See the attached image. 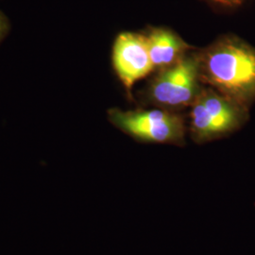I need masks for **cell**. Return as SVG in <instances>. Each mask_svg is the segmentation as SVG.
Wrapping results in <instances>:
<instances>
[{"instance_id":"cell-6","label":"cell","mask_w":255,"mask_h":255,"mask_svg":"<svg viewBox=\"0 0 255 255\" xmlns=\"http://www.w3.org/2000/svg\"><path fill=\"white\" fill-rule=\"evenodd\" d=\"M154 71L165 69L191 51L192 46L169 28L150 27L144 32Z\"/></svg>"},{"instance_id":"cell-8","label":"cell","mask_w":255,"mask_h":255,"mask_svg":"<svg viewBox=\"0 0 255 255\" xmlns=\"http://www.w3.org/2000/svg\"><path fill=\"white\" fill-rule=\"evenodd\" d=\"M4 27H5V23H4V18L2 17V15L0 14V36L4 30Z\"/></svg>"},{"instance_id":"cell-4","label":"cell","mask_w":255,"mask_h":255,"mask_svg":"<svg viewBox=\"0 0 255 255\" xmlns=\"http://www.w3.org/2000/svg\"><path fill=\"white\" fill-rule=\"evenodd\" d=\"M202 87L199 51H190L157 72L147 85L146 99L155 107L177 111L190 107Z\"/></svg>"},{"instance_id":"cell-1","label":"cell","mask_w":255,"mask_h":255,"mask_svg":"<svg viewBox=\"0 0 255 255\" xmlns=\"http://www.w3.org/2000/svg\"><path fill=\"white\" fill-rule=\"evenodd\" d=\"M203 85L251 108L255 103V47L234 34L199 50Z\"/></svg>"},{"instance_id":"cell-2","label":"cell","mask_w":255,"mask_h":255,"mask_svg":"<svg viewBox=\"0 0 255 255\" xmlns=\"http://www.w3.org/2000/svg\"><path fill=\"white\" fill-rule=\"evenodd\" d=\"M190 108L189 136L203 145L230 136L246 125L251 108L203 85Z\"/></svg>"},{"instance_id":"cell-7","label":"cell","mask_w":255,"mask_h":255,"mask_svg":"<svg viewBox=\"0 0 255 255\" xmlns=\"http://www.w3.org/2000/svg\"><path fill=\"white\" fill-rule=\"evenodd\" d=\"M210 3L222 8H237L248 0H207Z\"/></svg>"},{"instance_id":"cell-3","label":"cell","mask_w":255,"mask_h":255,"mask_svg":"<svg viewBox=\"0 0 255 255\" xmlns=\"http://www.w3.org/2000/svg\"><path fill=\"white\" fill-rule=\"evenodd\" d=\"M108 119L115 127L138 142L185 146L187 127L176 111L159 107L133 111L113 108L108 112Z\"/></svg>"},{"instance_id":"cell-5","label":"cell","mask_w":255,"mask_h":255,"mask_svg":"<svg viewBox=\"0 0 255 255\" xmlns=\"http://www.w3.org/2000/svg\"><path fill=\"white\" fill-rule=\"evenodd\" d=\"M112 61L128 93H130L135 82L154 71L144 33H119L114 42Z\"/></svg>"}]
</instances>
